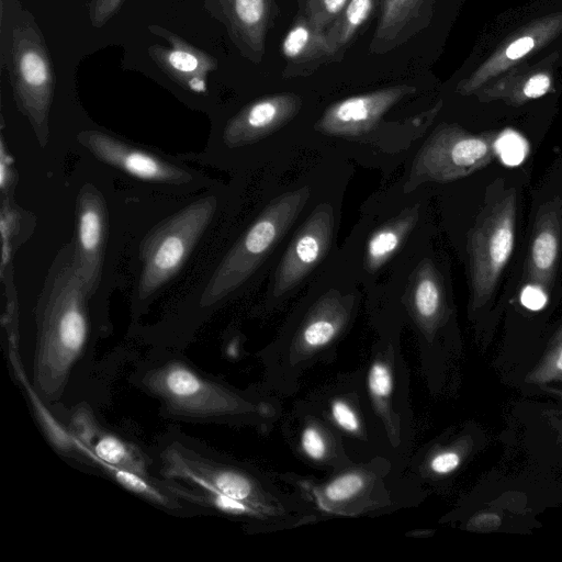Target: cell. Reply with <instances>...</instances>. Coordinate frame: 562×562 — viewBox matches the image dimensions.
Here are the masks:
<instances>
[{"instance_id": "277c9868", "label": "cell", "mask_w": 562, "mask_h": 562, "mask_svg": "<svg viewBox=\"0 0 562 562\" xmlns=\"http://www.w3.org/2000/svg\"><path fill=\"white\" fill-rule=\"evenodd\" d=\"M142 384L156 395L168 413L211 418L269 429L282 416L279 398L260 389L243 393L204 378L182 361L149 369Z\"/></svg>"}, {"instance_id": "f546056e", "label": "cell", "mask_w": 562, "mask_h": 562, "mask_svg": "<svg viewBox=\"0 0 562 562\" xmlns=\"http://www.w3.org/2000/svg\"><path fill=\"white\" fill-rule=\"evenodd\" d=\"M550 87V79L546 75L532 76L524 87V94L529 99L543 95Z\"/></svg>"}, {"instance_id": "5bb4252c", "label": "cell", "mask_w": 562, "mask_h": 562, "mask_svg": "<svg viewBox=\"0 0 562 562\" xmlns=\"http://www.w3.org/2000/svg\"><path fill=\"white\" fill-rule=\"evenodd\" d=\"M282 430L294 454L310 468L330 474L357 462L336 431L297 401L284 419Z\"/></svg>"}, {"instance_id": "83f0119b", "label": "cell", "mask_w": 562, "mask_h": 562, "mask_svg": "<svg viewBox=\"0 0 562 562\" xmlns=\"http://www.w3.org/2000/svg\"><path fill=\"white\" fill-rule=\"evenodd\" d=\"M348 0H306L305 16L326 31L341 14Z\"/></svg>"}, {"instance_id": "9a60e30c", "label": "cell", "mask_w": 562, "mask_h": 562, "mask_svg": "<svg viewBox=\"0 0 562 562\" xmlns=\"http://www.w3.org/2000/svg\"><path fill=\"white\" fill-rule=\"evenodd\" d=\"M335 218L328 205H319L299 228L277 269L272 294L281 296L303 281L328 251Z\"/></svg>"}, {"instance_id": "4fadbf2b", "label": "cell", "mask_w": 562, "mask_h": 562, "mask_svg": "<svg viewBox=\"0 0 562 562\" xmlns=\"http://www.w3.org/2000/svg\"><path fill=\"white\" fill-rule=\"evenodd\" d=\"M404 306L416 335L420 372L435 392L439 337L448 316L441 278L431 261L420 262L413 273Z\"/></svg>"}, {"instance_id": "ac0fdd59", "label": "cell", "mask_w": 562, "mask_h": 562, "mask_svg": "<svg viewBox=\"0 0 562 562\" xmlns=\"http://www.w3.org/2000/svg\"><path fill=\"white\" fill-rule=\"evenodd\" d=\"M79 143L99 160L145 181L179 184L191 175L158 156L128 145L100 131H83Z\"/></svg>"}, {"instance_id": "4dcf8cb0", "label": "cell", "mask_w": 562, "mask_h": 562, "mask_svg": "<svg viewBox=\"0 0 562 562\" xmlns=\"http://www.w3.org/2000/svg\"><path fill=\"white\" fill-rule=\"evenodd\" d=\"M547 301V293L542 290L526 285L521 293V302L522 304L530 310H539L541 308Z\"/></svg>"}, {"instance_id": "7a4b0ae2", "label": "cell", "mask_w": 562, "mask_h": 562, "mask_svg": "<svg viewBox=\"0 0 562 562\" xmlns=\"http://www.w3.org/2000/svg\"><path fill=\"white\" fill-rule=\"evenodd\" d=\"M355 315L353 296L329 292L291 318L277 338L259 352L263 368L259 389L278 398L295 394L307 371L323 361H330Z\"/></svg>"}, {"instance_id": "9c48e42d", "label": "cell", "mask_w": 562, "mask_h": 562, "mask_svg": "<svg viewBox=\"0 0 562 562\" xmlns=\"http://www.w3.org/2000/svg\"><path fill=\"white\" fill-rule=\"evenodd\" d=\"M308 199L306 188L274 199L220 262L201 296L210 306L241 285L261 265L290 228Z\"/></svg>"}, {"instance_id": "4316f807", "label": "cell", "mask_w": 562, "mask_h": 562, "mask_svg": "<svg viewBox=\"0 0 562 562\" xmlns=\"http://www.w3.org/2000/svg\"><path fill=\"white\" fill-rule=\"evenodd\" d=\"M98 464L102 467L108 473H110L119 484H121L130 492L135 493L146 501H149L159 506L170 509L179 508V504L177 503L176 498L172 497V494L169 492L167 493V490L162 486V484L151 482L150 477L105 463Z\"/></svg>"}, {"instance_id": "e0dca14e", "label": "cell", "mask_w": 562, "mask_h": 562, "mask_svg": "<svg viewBox=\"0 0 562 562\" xmlns=\"http://www.w3.org/2000/svg\"><path fill=\"white\" fill-rule=\"evenodd\" d=\"M108 211L102 194L91 184L82 187L77 200V233L74 263L90 296L95 292L106 244Z\"/></svg>"}, {"instance_id": "ba28073f", "label": "cell", "mask_w": 562, "mask_h": 562, "mask_svg": "<svg viewBox=\"0 0 562 562\" xmlns=\"http://www.w3.org/2000/svg\"><path fill=\"white\" fill-rule=\"evenodd\" d=\"M10 26L8 53L1 66L8 68L18 109L43 144L56 82L54 66L44 36L27 11L20 10Z\"/></svg>"}, {"instance_id": "484cf974", "label": "cell", "mask_w": 562, "mask_h": 562, "mask_svg": "<svg viewBox=\"0 0 562 562\" xmlns=\"http://www.w3.org/2000/svg\"><path fill=\"white\" fill-rule=\"evenodd\" d=\"M375 0H348L339 18L325 31L329 47L338 57L373 12Z\"/></svg>"}, {"instance_id": "8992f818", "label": "cell", "mask_w": 562, "mask_h": 562, "mask_svg": "<svg viewBox=\"0 0 562 562\" xmlns=\"http://www.w3.org/2000/svg\"><path fill=\"white\" fill-rule=\"evenodd\" d=\"M297 402L319 415L336 431L355 461L378 456L396 460L371 408L362 369L331 378Z\"/></svg>"}, {"instance_id": "7c38bea8", "label": "cell", "mask_w": 562, "mask_h": 562, "mask_svg": "<svg viewBox=\"0 0 562 562\" xmlns=\"http://www.w3.org/2000/svg\"><path fill=\"white\" fill-rule=\"evenodd\" d=\"M494 134L473 135L460 128H437L414 160L411 184L449 182L464 178L488 165L496 155Z\"/></svg>"}, {"instance_id": "5b68a950", "label": "cell", "mask_w": 562, "mask_h": 562, "mask_svg": "<svg viewBox=\"0 0 562 562\" xmlns=\"http://www.w3.org/2000/svg\"><path fill=\"white\" fill-rule=\"evenodd\" d=\"M400 463L393 458L378 456L357 461L327 474L322 480L300 475H280L295 486L321 514L359 517L403 507L412 492H422L401 477Z\"/></svg>"}, {"instance_id": "f1b7e54d", "label": "cell", "mask_w": 562, "mask_h": 562, "mask_svg": "<svg viewBox=\"0 0 562 562\" xmlns=\"http://www.w3.org/2000/svg\"><path fill=\"white\" fill-rule=\"evenodd\" d=\"M124 0H91L89 18L92 26L102 27L122 7Z\"/></svg>"}, {"instance_id": "7402d4cb", "label": "cell", "mask_w": 562, "mask_h": 562, "mask_svg": "<svg viewBox=\"0 0 562 562\" xmlns=\"http://www.w3.org/2000/svg\"><path fill=\"white\" fill-rule=\"evenodd\" d=\"M220 19L240 53L259 63L274 15V0H217Z\"/></svg>"}, {"instance_id": "603a6c76", "label": "cell", "mask_w": 562, "mask_h": 562, "mask_svg": "<svg viewBox=\"0 0 562 562\" xmlns=\"http://www.w3.org/2000/svg\"><path fill=\"white\" fill-rule=\"evenodd\" d=\"M281 52L286 60L284 75L303 76L314 71L324 61L338 59L328 45L325 31L306 16H299L285 33Z\"/></svg>"}, {"instance_id": "1f68e13d", "label": "cell", "mask_w": 562, "mask_h": 562, "mask_svg": "<svg viewBox=\"0 0 562 562\" xmlns=\"http://www.w3.org/2000/svg\"><path fill=\"white\" fill-rule=\"evenodd\" d=\"M533 47V41L530 37H521L509 45L506 55L510 59H517L526 55Z\"/></svg>"}, {"instance_id": "3957f363", "label": "cell", "mask_w": 562, "mask_h": 562, "mask_svg": "<svg viewBox=\"0 0 562 562\" xmlns=\"http://www.w3.org/2000/svg\"><path fill=\"white\" fill-rule=\"evenodd\" d=\"M161 460L166 479L251 505L262 512L276 529L310 524L318 517L300 492L285 493L268 475L250 468L205 459L179 443L168 447Z\"/></svg>"}, {"instance_id": "cb8c5ba5", "label": "cell", "mask_w": 562, "mask_h": 562, "mask_svg": "<svg viewBox=\"0 0 562 562\" xmlns=\"http://www.w3.org/2000/svg\"><path fill=\"white\" fill-rule=\"evenodd\" d=\"M427 0H381L380 15L371 42L373 53L383 54L404 43L419 29Z\"/></svg>"}, {"instance_id": "ffe728a7", "label": "cell", "mask_w": 562, "mask_h": 562, "mask_svg": "<svg viewBox=\"0 0 562 562\" xmlns=\"http://www.w3.org/2000/svg\"><path fill=\"white\" fill-rule=\"evenodd\" d=\"M302 106L294 93H277L259 98L234 115L226 124L223 138L228 146L254 143L292 120Z\"/></svg>"}, {"instance_id": "d6986e66", "label": "cell", "mask_w": 562, "mask_h": 562, "mask_svg": "<svg viewBox=\"0 0 562 562\" xmlns=\"http://www.w3.org/2000/svg\"><path fill=\"white\" fill-rule=\"evenodd\" d=\"M562 250V200L544 203L535 220L529 250L526 258L527 285L542 290L552 289Z\"/></svg>"}, {"instance_id": "d6a6232c", "label": "cell", "mask_w": 562, "mask_h": 562, "mask_svg": "<svg viewBox=\"0 0 562 562\" xmlns=\"http://www.w3.org/2000/svg\"><path fill=\"white\" fill-rule=\"evenodd\" d=\"M550 356H552L550 366L553 368L551 370L553 372L561 373L562 372V328L559 330V333L555 337V346Z\"/></svg>"}, {"instance_id": "6da1fadb", "label": "cell", "mask_w": 562, "mask_h": 562, "mask_svg": "<svg viewBox=\"0 0 562 562\" xmlns=\"http://www.w3.org/2000/svg\"><path fill=\"white\" fill-rule=\"evenodd\" d=\"M90 294L74 263V247L65 250L48 276L36 311L32 360L36 394L47 401L61 396L89 338Z\"/></svg>"}, {"instance_id": "8fae6325", "label": "cell", "mask_w": 562, "mask_h": 562, "mask_svg": "<svg viewBox=\"0 0 562 562\" xmlns=\"http://www.w3.org/2000/svg\"><path fill=\"white\" fill-rule=\"evenodd\" d=\"M517 196L506 191L487 205L469 237L471 306H483L494 293L515 243Z\"/></svg>"}, {"instance_id": "d4e9b609", "label": "cell", "mask_w": 562, "mask_h": 562, "mask_svg": "<svg viewBox=\"0 0 562 562\" xmlns=\"http://www.w3.org/2000/svg\"><path fill=\"white\" fill-rule=\"evenodd\" d=\"M418 218V212L409 210L376 228L364 249V269L374 273L400 249Z\"/></svg>"}, {"instance_id": "2e32d148", "label": "cell", "mask_w": 562, "mask_h": 562, "mask_svg": "<svg viewBox=\"0 0 562 562\" xmlns=\"http://www.w3.org/2000/svg\"><path fill=\"white\" fill-rule=\"evenodd\" d=\"M415 91L413 86L397 85L348 97L329 105L316 128L330 136H361L373 130L391 108Z\"/></svg>"}, {"instance_id": "30bf717a", "label": "cell", "mask_w": 562, "mask_h": 562, "mask_svg": "<svg viewBox=\"0 0 562 562\" xmlns=\"http://www.w3.org/2000/svg\"><path fill=\"white\" fill-rule=\"evenodd\" d=\"M216 207L214 196L201 198L161 222L145 237L139 248V299L154 294L181 269Z\"/></svg>"}, {"instance_id": "52a82bcc", "label": "cell", "mask_w": 562, "mask_h": 562, "mask_svg": "<svg viewBox=\"0 0 562 562\" xmlns=\"http://www.w3.org/2000/svg\"><path fill=\"white\" fill-rule=\"evenodd\" d=\"M400 342V330L379 333L362 369L371 408L398 462L407 457L414 432L409 374Z\"/></svg>"}, {"instance_id": "44dd1931", "label": "cell", "mask_w": 562, "mask_h": 562, "mask_svg": "<svg viewBox=\"0 0 562 562\" xmlns=\"http://www.w3.org/2000/svg\"><path fill=\"white\" fill-rule=\"evenodd\" d=\"M150 30L168 42V46L153 45L148 48L150 58L160 70L181 87L194 92H204L207 75L217 68V60L205 50L160 26H153Z\"/></svg>"}]
</instances>
